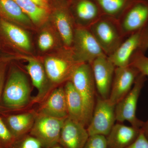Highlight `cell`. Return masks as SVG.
Wrapping results in <instances>:
<instances>
[{"instance_id":"24","label":"cell","mask_w":148,"mask_h":148,"mask_svg":"<svg viewBox=\"0 0 148 148\" xmlns=\"http://www.w3.org/2000/svg\"><path fill=\"white\" fill-rule=\"evenodd\" d=\"M103 15L118 19L134 0H94Z\"/></svg>"},{"instance_id":"35","label":"cell","mask_w":148,"mask_h":148,"mask_svg":"<svg viewBox=\"0 0 148 148\" xmlns=\"http://www.w3.org/2000/svg\"><path fill=\"white\" fill-rule=\"evenodd\" d=\"M67 1H69V0H67Z\"/></svg>"},{"instance_id":"19","label":"cell","mask_w":148,"mask_h":148,"mask_svg":"<svg viewBox=\"0 0 148 148\" xmlns=\"http://www.w3.org/2000/svg\"><path fill=\"white\" fill-rule=\"evenodd\" d=\"M32 111L18 114H1L3 121L15 140L29 134L36 116Z\"/></svg>"},{"instance_id":"7","label":"cell","mask_w":148,"mask_h":148,"mask_svg":"<svg viewBox=\"0 0 148 148\" xmlns=\"http://www.w3.org/2000/svg\"><path fill=\"white\" fill-rule=\"evenodd\" d=\"M71 49L79 64H90L99 56L106 55L89 28L76 27Z\"/></svg>"},{"instance_id":"20","label":"cell","mask_w":148,"mask_h":148,"mask_svg":"<svg viewBox=\"0 0 148 148\" xmlns=\"http://www.w3.org/2000/svg\"><path fill=\"white\" fill-rule=\"evenodd\" d=\"M141 129L121 123L114 125L106 137L107 148H126L137 139Z\"/></svg>"},{"instance_id":"26","label":"cell","mask_w":148,"mask_h":148,"mask_svg":"<svg viewBox=\"0 0 148 148\" xmlns=\"http://www.w3.org/2000/svg\"><path fill=\"white\" fill-rule=\"evenodd\" d=\"M10 148H44L36 138L28 134L16 139Z\"/></svg>"},{"instance_id":"36","label":"cell","mask_w":148,"mask_h":148,"mask_svg":"<svg viewBox=\"0 0 148 148\" xmlns=\"http://www.w3.org/2000/svg\"><path fill=\"white\" fill-rule=\"evenodd\" d=\"M0 63H1V62H0Z\"/></svg>"},{"instance_id":"23","label":"cell","mask_w":148,"mask_h":148,"mask_svg":"<svg viewBox=\"0 0 148 148\" xmlns=\"http://www.w3.org/2000/svg\"><path fill=\"white\" fill-rule=\"evenodd\" d=\"M30 18L35 27H42L48 23L49 12L31 0H14Z\"/></svg>"},{"instance_id":"25","label":"cell","mask_w":148,"mask_h":148,"mask_svg":"<svg viewBox=\"0 0 148 148\" xmlns=\"http://www.w3.org/2000/svg\"><path fill=\"white\" fill-rule=\"evenodd\" d=\"M43 27L38 38V47L42 52H45L52 50L56 47L59 48L64 46L59 36L56 37L54 32L49 27Z\"/></svg>"},{"instance_id":"28","label":"cell","mask_w":148,"mask_h":148,"mask_svg":"<svg viewBox=\"0 0 148 148\" xmlns=\"http://www.w3.org/2000/svg\"><path fill=\"white\" fill-rule=\"evenodd\" d=\"M15 140L0 115V148H10Z\"/></svg>"},{"instance_id":"31","label":"cell","mask_w":148,"mask_h":148,"mask_svg":"<svg viewBox=\"0 0 148 148\" xmlns=\"http://www.w3.org/2000/svg\"><path fill=\"white\" fill-rule=\"evenodd\" d=\"M6 67L7 63L5 62H1L0 63V102L5 81Z\"/></svg>"},{"instance_id":"12","label":"cell","mask_w":148,"mask_h":148,"mask_svg":"<svg viewBox=\"0 0 148 148\" xmlns=\"http://www.w3.org/2000/svg\"><path fill=\"white\" fill-rule=\"evenodd\" d=\"M21 58L27 61L25 68L32 84L38 90L32 103H41L49 95L53 86L49 79L42 61L36 57L27 56H21Z\"/></svg>"},{"instance_id":"4","label":"cell","mask_w":148,"mask_h":148,"mask_svg":"<svg viewBox=\"0 0 148 148\" xmlns=\"http://www.w3.org/2000/svg\"><path fill=\"white\" fill-rule=\"evenodd\" d=\"M103 52L110 57L125 39L117 19L103 15L89 28Z\"/></svg>"},{"instance_id":"13","label":"cell","mask_w":148,"mask_h":148,"mask_svg":"<svg viewBox=\"0 0 148 148\" xmlns=\"http://www.w3.org/2000/svg\"><path fill=\"white\" fill-rule=\"evenodd\" d=\"M90 64L98 95L103 99H108L115 66L106 55L99 56Z\"/></svg>"},{"instance_id":"3","label":"cell","mask_w":148,"mask_h":148,"mask_svg":"<svg viewBox=\"0 0 148 148\" xmlns=\"http://www.w3.org/2000/svg\"><path fill=\"white\" fill-rule=\"evenodd\" d=\"M70 81L82 100L85 123L87 127L92 117L96 98V86L90 64H79L74 71Z\"/></svg>"},{"instance_id":"32","label":"cell","mask_w":148,"mask_h":148,"mask_svg":"<svg viewBox=\"0 0 148 148\" xmlns=\"http://www.w3.org/2000/svg\"><path fill=\"white\" fill-rule=\"evenodd\" d=\"M38 5L50 12L51 0H31Z\"/></svg>"},{"instance_id":"33","label":"cell","mask_w":148,"mask_h":148,"mask_svg":"<svg viewBox=\"0 0 148 148\" xmlns=\"http://www.w3.org/2000/svg\"><path fill=\"white\" fill-rule=\"evenodd\" d=\"M141 130L148 139V119L147 121L145 122H144L143 127L141 128Z\"/></svg>"},{"instance_id":"1","label":"cell","mask_w":148,"mask_h":148,"mask_svg":"<svg viewBox=\"0 0 148 148\" xmlns=\"http://www.w3.org/2000/svg\"><path fill=\"white\" fill-rule=\"evenodd\" d=\"M31 86L24 72L12 66L5 82L0 102V114H11L32 103Z\"/></svg>"},{"instance_id":"22","label":"cell","mask_w":148,"mask_h":148,"mask_svg":"<svg viewBox=\"0 0 148 148\" xmlns=\"http://www.w3.org/2000/svg\"><path fill=\"white\" fill-rule=\"evenodd\" d=\"M64 88L68 109V117L81 123L86 126L83 104L79 93L71 81L65 83Z\"/></svg>"},{"instance_id":"16","label":"cell","mask_w":148,"mask_h":148,"mask_svg":"<svg viewBox=\"0 0 148 148\" xmlns=\"http://www.w3.org/2000/svg\"><path fill=\"white\" fill-rule=\"evenodd\" d=\"M68 4L76 27L89 28L103 15L94 0H69Z\"/></svg>"},{"instance_id":"5","label":"cell","mask_w":148,"mask_h":148,"mask_svg":"<svg viewBox=\"0 0 148 148\" xmlns=\"http://www.w3.org/2000/svg\"><path fill=\"white\" fill-rule=\"evenodd\" d=\"M65 47L71 48L76 25L67 0H51L49 20Z\"/></svg>"},{"instance_id":"9","label":"cell","mask_w":148,"mask_h":148,"mask_svg":"<svg viewBox=\"0 0 148 148\" xmlns=\"http://www.w3.org/2000/svg\"><path fill=\"white\" fill-rule=\"evenodd\" d=\"M115 110V105L110 103L108 99L97 95L92 117L86 127L89 136L108 135L116 121Z\"/></svg>"},{"instance_id":"29","label":"cell","mask_w":148,"mask_h":148,"mask_svg":"<svg viewBox=\"0 0 148 148\" xmlns=\"http://www.w3.org/2000/svg\"><path fill=\"white\" fill-rule=\"evenodd\" d=\"M84 148H107L106 137L102 135H90Z\"/></svg>"},{"instance_id":"21","label":"cell","mask_w":148,"mask_h":148,"mask_svg":"<svg viewBox=\"0 0 148 148\" xmlns=\"http://www.w3.org/2000/svg\"><path fill=\"white\" fill-rule=\"evenodd\" d=\"M0 17L25 29L36 27L14 0H0Z\"/></svg>"},{"instance_id":"15","label":"cell","mask_w":148,"mask_h":148,"mask_svg":"<svg viewBox=\"0 0 148 148\" xmlns=\"http://www.w3.org/2000/svg\"><path fill=\"white\" fill-rule=\"evenodd\" d=\"M0 37L14 49L25 54L32 53V42L26 29L1 17Z\"/></svg>"},{"instance_id":"10","label":"cell","mask_w":148,"mask_h":148,"mask_svg":"<svg viewBox=\"0 0 148 148\" xmlns=\"http://www.w3.org/2000/svg\"><path fill=\"white\" fill-rule=\"evenodd\" d=\"M66 119L56 118L37 112L34 123L29 134L36 138L44 148L51 147L58 144Z\"/></svg>"},{"instance_id":"6","label":"cell","mask_w":148,"mask_h":148,"mask_svg":"<svg viewBox=\"0 0 148 148\" xmlns=\"http://www.w3.org/2000/svg\"><path fill=\"white\" fill-rule=\"evenodd\" d=\"M148 50V25L126 37L109 59L116 67L128 66L136 53L145 54Z\"/></svg>"},{"instance_id":"11","label":"cell","mask_w":148,"mask_h":148,"mask_svg":"<svg viewBox=\"0 0 148 148\" xmlns=\"http://www.w3.org/2000/svg\"><path fill=\"white\" fill-rule=\"evenodd\" d=\"M125 38L148 25V0H134L117 19Z\"/></svg>"},{"instance_id":"18","label":"cell","mask_w":148,"mask_h":148,"mask_svg":"<svg viewBox=\"0 0 148 148\" xmlns=\"http://www.w3.org/2000/svg\"><path fill=\"white\" fill-rule=\"evenodd\" d=\"M38 114L58 119L68 117V109L64 87L56 88L41 103Z\"/></svg>"},{"instance_id":"2","label":"cell","mask_w":148,"mask_h":148,"mask_svg":"<svg viewBox=\"0 0 148 148\" xmlns=\"http://www.w3.org/2000/svg\"><path fill=\"white\" fill-rule=\"evenodd\" d=\"M49 79L53 86L71 80L79 64L75 61L71 49L64 46L46 55L42 61Z\"/></svg>"},{"instance_id":"27","label":"cell","mask_w":148,"mask_h":148,"mask_svg":"<svg viewBox=\"0 0 148 148\" xmlns=\"http://www.w3.org/2000/svg\"><path fill=\"white\" fill-rule=\"evenodd\" d=\"M130 65L134 66L140 72L148 78V57L144 53H136L132 56Z\"/></svg>"},{"instance_id":"14","label":"cell","mask_w":148,"mask_h":148,"mask_svg":"<svg viewBox=\"0 0 148 148\" xmlns=\"http://www.w3.org/2000/svg\"><path fill=\"white\" fill-rule=\"evenodd\" d=\"M140 72L131 65L116 67L110 96V103L116 105L132 88Z\"/></svg>"},{"instance_id":"30","label":"cell","mask_w":148,"mask_h":148,"mask_svg":"<svg viewBox=\"0 0 148 148\" xmlns=\"http://www.w3.org/2000/svg\"><path fill=\"white\" fill-rule=\"evenodd\" d=\"M126 148H148V139L142 130L135 142Z\"/></svg>"},{"instance_id":"34","label":"cell","mask_w":148,"mask_h":148,"mask_svg":"<svg viewBox=\"0 0 148 148\" xmlns=\"http://www.w3.org/2000/svg\"><path fill=\"white\" fill-rule=\"evenodd\" d=\"M49 148H63L59 144H56L53 146V147H51Z\"/></svg>"},{"instance_id":"8","label":"cell","mask_w":148,"mask_h":148,"mask_svg":"<svg viewBox=\"0 0 148 148\" xmlns=\"http://www.w3.org/2000/svg\"><path fill=\"white\" fill-rule=\"evenodd\" d=\"M147 78L140 73L135 80L134 85L127 95L115 106L116 121L119 122L127 121L131 126L141 129L144 122L136 116L137 104L140 92Z\"/></svg>"},{"instance_id":"17","label":"cell","mask_w":148,"mask_h":148,"mask_svg":"<svg viewBox=\"0 0 148 148\" xmlns=\"http://www.w3.org/2000/svg\"><path fill=\"white\" fill-rule=\"evenodd\" d=\"M89 136L85 125L68 117L64 121L58 143L63 148H84Z\"/></svg>"}]
</instances>
